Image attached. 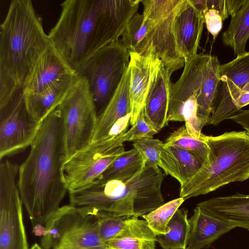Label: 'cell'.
I'll list each match as a JSON object with an SVG mask.
<instances>
[{
    "label": "cell",
    "mask_w": 249,
    "mask_h": 249,
    "mask_svg": "<svg viewBox=\"0 0 249 249\" xmlns=\"http://www.w3.org/2000/svg\"><path fill=\"white\" fill-rule=\"evenodd\" d=\"M229 119L239 124L249 134V109H240Z\"/></svg>",
    "instance_id": "d590c367"
},
{
    "label": "cell",
    "mask_w": 249,
    "mask_h": 249,
    "mask_svg": "<svg viewBox=\"0 0 249 249\" xmlns=\"http://www.w3.org/2000/svg\"><path fill=\"white\" fill-rule=\"evenodd\" d=\"M129 54L130 124L132 125L144 107L154 70L160 59L154 54L144 56Z\"/></svg>",
    "instance_id": "e0dca14e"
},
{
    "label": "cell",
    "mask_w": 249,
    "mask_h": 249,
    "mask_svg": "<svg viewBox=\"0 0 249 249\" xmlns=\"http://www.w3.org/2000/svg\"><path fill=\"white\" fill-rule=\"evenodd\" d=\"M19 167L6 159L0 165V249H29L16 183Z\"/></svg>",
    "instance_id": "30bf717a"
},
{
    "label": "cell",
    "mask_w": 249,
    "mask_h": 249,
    "mask_svg": "<svg viewBox=\"0 0 249 249\" xmlns=\"http://www.w3.org/2000/svg\"><path fill=\"white\" fill-rule=\"evenodd\" d=\"M188 221L190 231L186 249L208 248L222 235L235 228L227 221L209 214L197 206Z\"/></svg>",
    "instance_id": "ac0fdd59"
},
{
    "label": "cell",
    "mask_w": 249,
    "mask_h": 249,
    "mask_svg": "<svg viewBox=\"0 0 249 249\" xmlns=\"http://www.w3.org/2000/svg\"><path fill=\"white\" fill-rule=\"evenodd\" d=\"M179 0H143V15L155 21V51L170 73L184 67L179 54L174 33L175 11Z\"/></svg>",
    "instance_id": "4fadbf2b"
},
{
    "label": "cell",
    "mask_w": 249,
    "mask_h": 249,
    "mask_svg": "<svg viewBox=\"0 0 249 249\" xmlns=\"http://www.w3.org/2000/svg\"><path fill=\"white\" fill-rule=\"evenodd\" d=\"M188 211L178 209L167 226V233L157 235V242L163 249H186L189 237Z\"/></svg>",
    "instance_id": "4316f807"
},
{
    "label": "cell",
    "mask_w": 249,
    "mask_h": 249,
    "mask_svg": "<svg viewBox=\"0 0 249 249\" xmlns=\"http://www.w3.org/2000/svg\"><path fill=\"white\" fill-rule=\"evenodd\" d=\"M203 164L193 152L164 143L159 152L158 166L166 175L177 179L180 187L186 184L200 170Z\"/></svg>",
    "instance_id": "d6986e66"
},
{
    "label": "cell",
    "mask_w": 249,
    "mask_h": 249,
    "mask_svg": "<svg viewBox=\"0 0 249 249\" xmlns=\"http://www.w3.org/2000/svg\"><path fill=\"white\" fill-rule=\"evenodd\" d=\"M130 78L128 67L113 97L103 112L97 118L92 142L105 138L119 120L131 114Z\"/></svg>",
    "instance_id": "7402d4cb"
},
{
    "label": "cell",
    "mask_w": 249,
    "mask_h": 249,
    "mask_svg": "<svg viewBox=\"0 0 249 249\" xmlns=\"http://www.w3.org/2000/svg\"><path fill=\"white\" fill-rule=\"evenodd\" d=\"M77 74L52 46L38 58L22 89L25 93H40L58 83L73 79Z\"/></svg>",
    "instance_id": "9a60e30c"
},
{
    "label": "cell",
    "mask_w": 249,
    "mask_h": 249,
    "mask_svg": "<svg viewBox=\"0 0 249 249\" xmlns=\"http://www.w3.org/2000/svg\"><path fill=\"white\" fill-rule=\"evenodd\" d=\"M52 44L30 0H13L0 26V108L22 89Z\"/></svg>",
    "instance_id": "3957f363"
},
{
    "label": "cell",
    "mask_w": 249,
    "mask_h": 249,
    "mask_svg": "<svg viewBox=\"0 0 249 249\" xmlns=\"http://www.w3.org/2000/svg\"><path fill=\"white\" fill-rule=\"evenodd\" d=\"M157 133L158 132L146 122L142 108L134 124L119 137L118 141L120 144H123L125 142L151 137Z\"/></svg>",
    "instance_id": "d6a6232c"
},
{
    "label": "cell",
    "mask_w": 249,
    "mask_h": 249,
    "mask_svg": "<svg viewBox=\"0 0 249 249\" xmlns=\"http://www.w3.org/2000/svg\"><path fill=\"white\" fill-rule=\"evenodd\" d=\"M217 56L198 53L185 61L179 79L172 83L167 121L183 122V116L197 111L202 127L208 124L220 82Z\"/></svg>",
    "instance_id": "8992f818"
},
{
    "label": "cell",
    "mask_w": 249,
    "mask_h": 249,
    "mask_svg": "<svg viewBox=\"0 0 249 249\" xmlns=\"http://www.w3.org/2000/svg\"><path fill=\"white\" fill-rule=\"evenodd\" d=\"M91 215L97 220L99 235L105 244L118 236L123 231L129 218L115 217L101 213H95Z\"/></svg>",
    "instance_id": "4dcf8cb0"
},
{
    "label": "cell",
    "mask_w": 249,
    "mask_h": 249,
    "mask_svg": "<svg viewBox=\"0 0 249 249\" xmlns=\"http://www.w3.org/2000/svg\"><path fill=\"white\" fill-rule=\"evenodd\" d=\"M185 200L179 197L171 200L142 217L156 235L167 233V226L172 217Z\"/></svg>",
    "instance_id": "f546056e"
},
{
    "label": "cell",
    "mask_w": 249,
    "mask_h": 249,
    "mask_svg": "<svg viewBox=\"0 0 249 249\" xmlns=\"http://www.w3.org/2000/svg\"><path fill=\"white\" fill-rule=\"evenodd\" d=\"M201 138L209 147V159L186 184L180 187L179 197L185 200L249 178V134L246 131L217 136L203 134Z\"/></svg>",
    "instance_id": "5b68a950"
},
{
    "label": "cell",
    "mask_w": 249,
    "mask_h": 249,
    "mask_svg": "<svg viewBox=\"0 0 249 249\" xmlns=\"http://www.w3.org/2000/svg\"><path fill=\"white\" fill-rule=\"evenodd\" d=\"M121 36V42L129 53L144 56H157L155 23L143 14L137 12L132 17Z\"/></svg>",
    "instance_id": "44dd1931"
},
{
    "label": "cell",
    "mask_w": 249,
    "mask_h": 249,
    "mask_svg": "<svg viewBox=\"0 0 249 249\" xmlns=\"http://www.w3.org/2000/svg\"><path fill=\"white\" fill-rule=\"evenodd\" d=\"M75 77L55 85L40 93H24L26 105L31 116L36 120L42 122L60 104Z\"/></svg>",
    "instance_id": "cb8c5ba5"
},
{
    "label": "cell",
    "mask_w": 249,
    "mask_h": 249,
    "mask_svg": "<svg viewBox=\"0 0 249 249\" xmlns=\"http://www.w3.org/2000/svg\"><path fill=\"white\" fill-rule=\"evenodd\" d=\"M204 18L207 29L214 39L222 28L223 19L218 12L213 9H208Z\"/></svg>",
    "instance_id": "836d02e7"
},
{
    "label": "cell",
    "mask_w": 249,
    "mask_h": 249,
    "mask_svg": "<svg viewBox=\"0 0 249 249\" xmlns=\"http://www.w3.org/2000/svg\"><path fill=\"white\" fill-rule=\"evenodd\" d=\"M141 0H66L48 36L76 72L89 57L119 40Z\"/></svg>",
    "instance_id": "7a4b0ae2"
},
{
    "label": "cell",
    "mask_w": 249,
    "mask_h": 249,
    "mask_svg": "<svg viewBox=\"0 0 249 249\" xmlns=\"http://www.w3.org/2000/svg\"><path fill=\"white\" fill-rule=\"evenodd\" d=\"M208 9H215L218 12L223 20L230 15L229 0H207Z\"/></svg>",
    "instance_id": "e575fe53"
},
{
    "label": "cell",
    "mask_w": 249,
    "mask_h": 249,
    "mask_svg": "<svg viewBox=\"0 0 249 249\" xmlns=\"http://www.w3.org/2000/svg\"><path fill=\"white\" fill-rule=\"evenodd\" d=\"M165 176L158 166L145 164L127 182L96 180L83 188L69 191L70 204L90 214L142 216L164 204L161 186Z\"/></svg>",
    "instance_id": "277c9868"
},
{
    "label": "cell",
    "mask_w": 249,
    "mask_h": 249,
    "mask_svg": "<svg viewBox=\"0 0 249 249\" xmlns=\"http://www.w3.org/2000/svg\"><path fill=\"white\" fill-rule=\"evenodd\" d=\"M224 45L231 48L236 57L246 53L249 39V0H244L242 5L231 15L228 28L222 33Z\"/></svg>",
    "instance_id": "d4e9b609"
},
{
    "label": "cell",
    "mask_w": 249,
    "mask_h": 249,
    "mask_svg": "<svg viewBox=\"0 0 249 249\" xmlns=\"http://www.w3.org/2000/svg\"><path fill=\"white\" fill-rule=\"evenodd\" d=\"M43 249H107L95 217L70 204L60 207L45 224Z\"/></svg>",
    "instance_id": "52a82bcc"
},
{
    "label": "cell",
    "mask_w": 249,
    "mask_h": 249,
    "mask_svg": "<svg viewBox=\"0 0 249 249\" xmlns=\"http://www.w3.org/2000/svg\"><path fill=\"white\" fill-rule=\"evenodd\" d=\"M124 151V145L115 149L109 142L101 140L75 153L64 165L68 192L83 188L98 179Z\"/></svg>",
    "instance_id": "7c38bea8"
},
{
    "label": "cell",
    "mask_w": 249,
    "mask_h": 249,
    "mask_svg": "<svg viewBox=\"0 0 249 249\" xmlns=\"http://www.w3.org/2000/svg\"><path fill=\"white\" fill-rule=\"evenodd\" d=\"M204 23L203 14L191 0H179L174 18V33L180 57L186 61L196 55Z\"/></svg>",
    "instance_id": "5bb4252c"
},
{
    "label": "cell",
    "mask_w": 249,
    "mask_h": 249,
    "mask_svg": "<svg viewBox=\"0 0 249 249\" xmlns=\"http://www.w3.org/2000/svg\"><path fill=\"white\" fill-rule=\"evenodd\" d=\"M29 249H43L40 245L37 243L34 244Z\"/></svg>",
    "instance_id": "8d00e7d4"
},
{
    "label": "cell",
    "mask_w": 249,
    "mask_h": 249,
    "mask_svg": "<svg viewBox=\"0 0 249 249\" xmlns=\"http://www.w3.org/2000/svg\"><path fill=\"white\" fill-rule=\"evenodd\" d=\"M171 74L160 60L154 70L143 107L146 122L158 133L167 125Z\"/></svg>",
    "instance_id": "2e32d148"
},
{
    "label": "cell",
    "mask_w": 249,
    "mask_h": 249,
    "mask_svg": "<svg viewBox=\"0 0 249 249\" xmlns=\"http://www.w3.org/2000/svg\"><path fill=\"white\" fill-rule=\"evenodd\" d=\"M63 118L67 160L93 141L97 114L87 81L77 75L58 106Z\"/></svg>",
    "instance_id": "9c48e42d"
},
{
    "label": "cell",
    "mask_w": 249,
    "mask_h": 249,
    "mask_svg": "<svg viewBox=\"0 0 249 249\" xmlns=\"http://www.w3.org/2000/svg\"><path fill=\"white\" fill-rule=\"evenodd\" d=\"M129 61V53L119 39L97 52L78 71L87 81L98 117L115 94Z\"/></svg>",
    "instance_id": "ba28073f"
},
{
    "label": "cell",
    "mask_w": 249,
    "mask_h": 249,
    "mask_svg": "<svg viewBox=\"0 0 249 249\" xmlns=\"http://www.w3.org/2000/svg\"><path fill=\"white\" fill-rule=\"evenodd\" d=\"M164 143L167 146H177L193 152L203 164L208 160L210 150L208 144L201 137L196 138L189 134L185 124L172 132Z\"/></svg>",
    "instance_id": "f1b7e54d"
},
{
    "label": "cell",
    "mask_w": 249,
    "mask_h": 249,
    "mask_svg": "<svg viewBox=\"0 0 249 249\" xmlns=\"http://www.w3.org/2000/svg\"><path fill=\"white\" fill-rule=\"evenodd\" d=\"M58 107L43 120L18 175L22 204L35 234L39 236L68 192L64 173L68 159L65 129Z\"/></svg>",
    "instance_id": "6da1fadb"
},
{
    "label": "cell",
    "mask_w": 249,
    "mask_h": 249,
    "mask_svg": "<svg viewBox=\"0 0 249 249\" xmlns=\"http://www.w3.org/2000/svg\"><path fill=\"white\" fill-rule=\"evenodd\" d=\"M145 165L141 154L133 147L117 158L97 180H116L125 183L138 175Z\"/></svg>",
    "instance_id": "484cf974"
},
{
    "label": "cell",
    "mask_w": 249,
    "mask_h": 249,
    "mask_svg": "<svg viewBox=\"0 0 249 249\" xmlns=\"http://www.w3.org/2000/svg\"><path fill=\"white\" fill-rule=\"evenodd\" d=\"M43 122V121H42ZM27 109L22 89L0 108V159L30 146L41 125Z\"/></svg>",
    "instance_id": "8fae6325"
},
{
    "label": "cell",
    "mask_w": 249,
    "mask_h": 249,
    "mask_svg": "<svg viewBox=\"0 0 249 249\" xmlns=\"http://www.w3.org/2000/svg\"><path fill=\"white\" fill-rule=\"evenodd\" d=\"M157 235L147 221L131 217L123 231L105 245L107 249H155Z\"/></svg>",
    "instance_id": "603a6c76"
},
{
    "label": "cell",
    "mask_w": 249,
    "mask_h": 249,
    "mask_svg": "<svg viewBox=\"0 0 249 249\" xmlns=\"http://www.w3.org/2000/svg\"><path fill=\"white\" fill-rule=\"evenodd\" d=\"M218 90L241 88L249 82V52L220 65Z\"/></svg>",
    "instance_id": "83f0119b"
},
{
    "label": "cell",
    "mask_w": 249,
    "mask_h": 249,
    "mask_svg": "<svg viewBox=\"0 0 249 249\" xmlns=\"http://www.w3.org/2000/svg\"><path fill=\"white\" fill-rule=\"evenodd\" d=\"M132 142L133 147L140 153L145 164L158 166L159 152L164 142L153 137L136 140Z\"/></svg>",
    "instance_id": "1f68e13d"
},
{
    "label": "cell",
    "mask_w": 249,
    "mask_h": 249,
    "mask_svg": "<svg viewBox=\"0 0 249 249\" xmlns=\"http://www.w3.org/2000/svg\"><path fill=\"white\" fill-rule=\"evenodd\" d=\"M196 206L235 228L249 231V195L236 193L230 196L213 197L199 202Z\"/></svg>",
    "instance_id": "ffe728a7"
}]
</instances>
